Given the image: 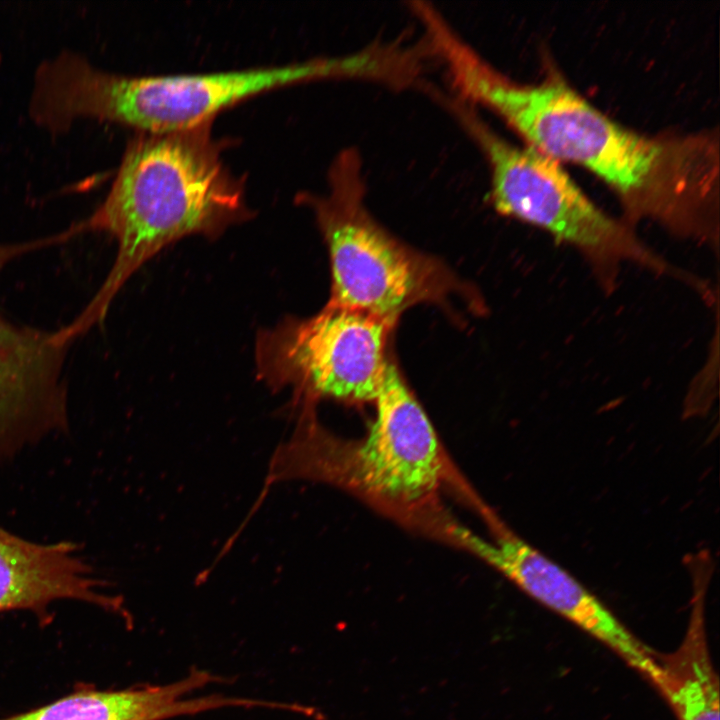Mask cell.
I'll return each instance as SVG.
<instances>
[{
	"instance_id": "cell-9",
	"label": "cell",
	"mask_w": 720,
	"mask_h": 720,
	"mask_svg": "<svg viewBox=\"0 0 720 720\" xmlns=\"http://www.w3.org/2000/svg\"><path fill=\"white\" fill-rule=\"evenodd\" d=\"M69 346L57 331L15 325L0 314V456L67 427Z\"/></svg>"
},
{
	"instance_id": "cell-10",
	"label": "cell",
	"mask_w": 720,
	"mask_h": 720,
	"mask_svg": "<svg viewBox=\"0 0 720 720\" xmlns=\"http://www.w3.org/2000/svg\"><path fill=\"white\" fill-rule=\"evenodd\" d=\"M102 587L74 543H35L0 526V612L27 610L48 624L49 606L69 599L127 617L123 601L102 593Z\"/></svg>"
},
{
	"instance_id": "cell-3",
	"label": "cell",
	"mask_w": 720,
	"mask_h": 720,
	"mask_svg": "<svg viewBox=\"0 0 720 720\" xmlns=\"http://www.w3.org/2000/svg\"><path fill=\"white\" fill-rule=\"evenodd\" d=\"M343 72L340 58H327L216 73L125 76L64 52L36 71L30 112L54 132L84 116L170 132L211 122L222 109L260 92Z\"/></svg>"
},
{
	"instance_id": "cell-8",
	"label": "cell",
	"mask_w": 720,
	"mask_h": 720,
	"mask_svg": "<svg viewBox=\"0 0 720 720\" xmlns=\"http://www.w3.org/2000/svg\"><path fill=\"white\" fill-rule=\"evenodd\" d=\"M375 402L376 418L354 456V477L382 498L420 501L436 489L443 473L436 431L391 362Z\"/></svg>"
},
{
	"instance_id": "cell-7",
	"label": "cell",
	"mask_w": 720,
	"mask_h": 720,
	"mask_svg": "<svg viewBox=\"0 0 720 720\" xmlns=\"http://www.w3.org/2000/svg\"><path fill=\"white\" fill-rule=\"evenodd\" d=\"M459 544L495 568L529 597L599 641L647 681L656 654L591 591L519 536L496 526L487 540L460 525L450 530Z\"/></svg>"
},
{
	"instance_id": "cell-13",
	"label": "cell",
	"mask_w": 720,
	"mask_h": 720,
	"mask_svg": "<svg viewBox=\"0 0 720 720\" xmlns=\"http://www.w3.org/2000/svg\"><path fill=\"white\" fill-rule=\"evenodd\" d=\"M35 251V244L32 241L0 244V271L3 267L15 258Z\"/></svg>"
},
{
	"instance_id": "cell-2",
	"label": "cell",
	"mask_w": 720,
	"mask_h": 720,
	"mask_svg": "<svg viewBox=\"0 0 720 720\" xmlns=\"http://www.w3.org/2000/svg\"><path fill=\"white\" fill-rule=\"evenodd\" d=\"M242 181L220 157L210 122L170 132L141 131L127 145L102 204L80 222L110 234L114 264L79 315L62 328L74 341L101 323L116 294L146 261L182 237H217L249 217Z\"/></svg>"
},
{
	"instance_id": "cell-4",
	"label": "cell",
	"mask_w": 720,
	"mask_h": 720,
	"mask_svg": "<svg viewBox=\"0 0 720 720\" xmlns=\"http://www.w3.org/2000/svg\"><path fill=\"white\" fill-rule=\"evenodd\" d=\"M444 103L488 160L490 200L496 211L575 249L607 292L616 288L623 264L674 278L699 294L705 290V281L671 264L642 241L628 222L598 207L560 162L530 145L517 146L502 138L460 99L446 98Z\"/></svg>"
},
{
	"instance_id": "cell-1",
	"label": "cell",
	"mask_w": 720,
	"mask_h": 720,
	"mask_svg": "<svg viewBox=\"0 0 720 720\" xmlns=\"http://www.w3.org/2000/svg\"><path fill=\"white\" fill-rule=\"evenodd\" d=\"M444 65L460 100L491 109L530 146L606 182L630 225L649 220L678 238L718 250L716 135L638 133L601 112L561 77L516 82L466 43L451 47Z\"/></svg>"
},
{
	"instance_id": "cell-12",
	"label": "cell",
	"mask_w": 720,
	"mask_h": 720,
	"mask_svg": "<svg viewBox=\"0 0 720 720\" xmlns=\"http://www.w3.org/2000/svg\"><path fill=\"white\" fill-rule=\"evenodd\" d=\"M694 593L687 628L671 652L656 655L651 684L677 720H719V678L710 653L705 623V582Z\"/></svg>"
},
{
	"instance_id": "cell-11",
	"label": "cell",
	"mask_w": 720,
	"mask_h": 720,
	"mask_svg": "<svg viewBox=\"0 0 720 720\" xmlns=\"http://www.w3.org/2000/svg\"><path fill=\"white\" fill-rule=\"evenodd\" d=\"M220 679L193 670L180 680L122 690L82 689L52 703L0 720H167L228 708V696L188 695Z\"/></svg>"
},
{
	"instance_id": "cell-5",
	"label": "cell",
	"mask_w": 720,
	"mask_h": 720,
	"mask_svg": "<svg viewBox=\"0 0 720 720\" xmlns=\"http://www.w3.org/2000/svg\"><path fill=\"white\" fill-rule=\"evenodd\" d=\"M328 182L326 195L302 200L313 208L329 249V302L395 321L409 305L440 296L448 280L440 266L394 239L366 209L356 150L337 156Z\"/></svg>"
},
{
	"instance_id": "cell-6",
	"label": "cell",
	"mask_w": 720,
	"mask_h": 720,
	"mask_svg": "<svg viewBox=\"0 0 720 720\" xmlns=\"http://www.w3.org/2000/svg\"><path fill=\"white\" fill-rule=\"evenodd\" d=\"M394 321L333 303L315 316L287 319L256 338L257 374L273 390L297 396L375 401Z\"/></svg>"
}]
</instances>
